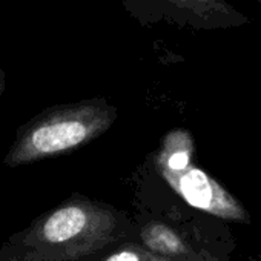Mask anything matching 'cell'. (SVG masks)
Instances as JSON below:
<instances>
[{"label": "cell", "mask_w": 261, "mask_h": 261, "mask_svg": "<svg viewBox=\"0 0 261 261\" xmlns=\"http://www.w3.org/2000/svg\"><path fill=\"white\" fill-rule=\"evenodd\" d=\"M117 229L114 209L74 194L8 237L0 261H82L111 244Z\"/></svg>", "instance_id": "6da1fadb"}, {"label": "cell", "mask_w": 261, "mask_h": 261, "mask_svg": "<svg viewBox=\"0 0 261 261\" xmlns=\"http://www.w3.org/2000/svg\"><path fill=\"white\" fill-rule=\"evenodd\" d=\"M117 118V109L103 98L57 105L22 124L4 165L20 168L80 149L103 136Z\"/></svg>", "instance_id": "7a4b0ae2"}, {"label": "cell", "mask_w": 261, "mask_h": 261, "mask_svg": "<svg viewBox=\"0 0 261 261\" xmlns=\"http://www.w3.org/2000/svg\"><path fill=\"white\" fill-rule=\"evenodd\" d=\"M142 25L169 22L192 30H226L250 23L227 0H120Z\"/></svg>", "instance_id": "3957f363"}, {"label": "cell", "mask_w": 261, "mask_h": 261, "mask_svg": "<svg viewBox=\"0 0 261 261\" xmlns=\"http://www.w3.org/2000/svg\"><path fill=\"white\" fill-rule=\"evenodd\" d=\"M157 171L191 206L223 220L249 223V215L243 204L204 171L194 166H188L180 171L165 168H159Z\"/></svg>", "instance_id": "277c9868"}, {"label": "cell", "mask_w": 261, "mask_h": 261, "mask_svg": "<svg viewBox=\"0 0 261 261\" xmlns=\"http://www.w3.org/2000/svg\"><path fill=\"white\" fill-rule=\"evenodd\" d=\"M192 136L185 129H174L163 139L159 152L155 154V166L180 171L191 166V159L194 154Z\"/></svg>", "instance_id": "5b68a950"}, {"label": "cell", "mask_w": 261, "mask_h": 261, "mask_svg": "<svg viewBox=\"0 0 261 261\" xmlns=\"http://www.w3.org/2000/svg\"><path fill=\"white\" fill-rule=\"evenodd\" d=\"M142 241L145 247L163 258L181 256L188 252L186 243L180 238V235L163 223H149L142 229Z\"/></svg>", "instance_id": "8992f818"}, {"label": "cell", "mask_w": 261, "mask_h": 261, "mask_svg": "<svg viewBox=\"0 0 261 261\" xmlns=\"http://www.w3.org/2000/svg\"><path fill=\"white\" fill-rule=\"evenodd\" d=\"M105 261H165L163 256H159L152 252L140 249H124L109 255Z\"/></svg>", "instance_id": "52a82bcc"}, {"label": "cell", "mask_w": 261, "mask_h": 261, "mask_svg": "<svg viewBox=\"0 0 261 261\" xmlns=\"http://www.w3.org/2000/svg\"><path fill=\"white\" fill-rule=\"evenodd\" d=\"M5 88H7V74L5 71L0 68V97L5 92Z\"/></svg>", "instance_id": "ba28073f"}, {"label": "cell", "mask_w": 261, "mask_h": 261, "mask_svg": "<svg viewBox=\"0 0 261 261\" xmlns=\"http://www.w3.org/2000/svg\"><path fill=\"white\" fill-rule=\"evenodd\" d=\"M259 2H261V0H259Z\"/></svg>", "instance_id": "9c48e42d"}]
</instances>
